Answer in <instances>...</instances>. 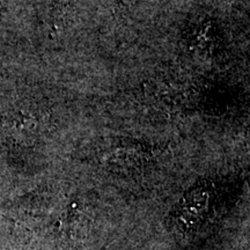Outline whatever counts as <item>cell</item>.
<instances>
[{"label": "cell", "instance_id": "6da1fadb", "mask_svg": "<svg viewBox=\"0 0 250 250\" xmlns=\"http://www.w3.org/2000/svg\"><path fill=\"white\" fill-rule=\"evenodd\" d=\"M154 152L149 146L136 142L115 143L105 147L100 159L107 166L120 169H137L153 160Z\"/></svg>", "mask_w": 250, "mask_h": 250}, {"label": "cell", "instance_id": "7a4b0ae2", "mask_svg": "<svg viewBox=\"0 0 250 250\" xmlns=\"http://www.w3.org/2000/svg\"><path fill=\"white\" fill-rule=\"evenodd\" d=\"M211 192L205 187H196L189 191L180 202L177 217L187 225L197 224L206 213L210 202Z\"/></svg>", "mask_w": 250, "mask_h": 250}]
</instances>
